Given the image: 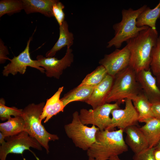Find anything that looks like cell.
Wrapping results in <instances>:
<instances>
[{
	"label": "cell",
	"mask_w": 160,
	"mask_h": 160,
	"mask_svg": "<svg viewBox=\"0 0 160 160\" xmlns=\"http://www.w3.org/2000/svg\"><path fill=\"white\" fill-rule=\"evenodd\" d=\"M158 36L157 30L148 27L126 41L130 53L129 66L136 73L150 69L151 51Z\"/></svg>",
	"instance_id": "1"
},
{
	"label": "cell",
	"mask_w": 160,
	"mask_h": 160,
	"mask_svg": "<svg viewBox=\"0 0 160 160\" xmlns=\"http://www.w3.org/2000/svg\"><path fill=\"white\" fill-rule=\"evenodd\" d=\"M123 132L121 129L98 131L95 142L87 151L88 157L107 160L127 151L128 146L124 139Z\"/></svg>",
	"instance_id": "2"
},
{
	"label": "cell",
	"mask_w": 160,
	"mask_h": 160,
	"mask_svg": "<svg viewBox=\"0 0 160 160\" xmlns=\"http://www.w3.org/2000/svg\"><path fill=\"white\" fill-rule=\"evenodd\" d=\"M142 92L136 73L129 66L114 77L106 103L115 102L119 104L127 99L132 100Z\"/></svg>",
	"instance_id": "3"
},
{
	"label": "cell",
	"mask_w": 160,
	"mask_h": 160,
	"mask_svg": "<svg viewBox=\"0 0 160 160\" xmlns=\"http://www.w3.org/2000/svg\"><path fill=\"white\" fill-rule=\"evenodd\" d=\"M45 104L44 102L36 104H29L23 109L22 116L25 123L24 131L35 138L48 154L49 152V142L58 140L59 138L57 135L47 132L40 121V117Z\"/></svg>",
	"instance_id": "4"
},
{
	"label": "cell",
	"mask_w": 160,
	"mask_h": 160,
	"mask_svg": "<svg viewBox=\"0 0 160 160\" xmlns=\"http://www.w3.org/2000/svg\"><path fill=\"white\" fill-rule=\"evenodd\" d=\"M147 7L145 5L136 10L130 8L122 10V20L113 25L114 36L108 42L107 47L114 46L119 49L123 42L136 36L141 31L149 27L145 26L138 27L136 25L137 18Z\"/></svg>",
	"instance_id": "5"
},
{
	"label": "cell",
	"mask_w": 160,
	"mask_h": 160,
	"mask_svg": "<svg viewBox=\"0 0 160 160\" xmlns=\"http://www.w3.org/2000/svg\"><path fill=\"white\" fill-rule=\"evenodd\" d=\"M67 136L72 141L76 147L87 151L95 141V136L99 129L92 125L89 127L83 124L77 111L72 114L71 122L64 126Z\"/></svg>",
	"instance_id": "6"
},
{
	"label": "cell",
	"mask_w": 160,
	"mask_h": 160,
	"mask_svg": "<svg viewBox=\"0 0 160 160\" xmlns=\"http://www.w3.org/2000/svg\"><path fill=\"white\" fill-rule=\"evenodd\" d=\"M5 143L0 147V159L6 160L10 153L22 155L25 150H29L34 155L37 160H39L35 153L31 150V147L39 150H42L41 146L34 138L30 136L25 131L14 136L5 138Z\"/></svg>",
	"instance_id": "7"
},
{
	"label": "cell",
	"mask_w": 160,
	"mask_h": 160,
	"mask_svg": "<svg viewBox=\"0 0 160 160\" xmlns=\"http://www.w3.org/2000/svg\"><path fill=\"white\" fill-rule=\"evenodd\" d=\"M118 108L119 104L117 103H105L94 109H81L79 117L83 124H91L103 131L107 129L111 124V118L110 115L111 111Z\"/></svg>",
	"instance_id": "8"
},
{
	"label": "cell",
	"mask_w": 160,
	"mask_h": 160,
	"mask_svg": "<svg viewBox=\"0 0 160 160\" xmlns=\"http://www.w3.org/2000/svg\"><path fill=\"white\" fill-rule=\"evenodd\" d=\"M125 106L123 109H114L111 112V123L107 129L111 130L115 127L123 130L127 127L137 125L138 121V114L135 108L132 100H125Z\"/></svg>",
	"instance_id": "9"
},
{
	"label": "cell",
	"mask_w": 160,
	"mask_h": 160,
	"mask_svg": "<svg viewBox=\"0 0 160 160\" xmlns=\"http://www.w3.org/2000/svg\"><path fill=\"white\" fill-rule=\"evenodd\" d=\"M130 57V51L126 45L122 49H116L105 55L99 63L104 67L108 74L114 77L129 66Z\"/></svg>",
	"instance_id": "10"
},
{
	"label": "cell",
	"mask_w": 160,
	"mask_h": 160,
	"mask_svg": "<svg viewBox=\"0 0 160 160\" xmlns=\"http://www.w3.org/2000/svg\"><path fill=\"white\" fill-rule=\"evenodd\" d=\"M32 39V36L29 38L25 48L19 55L10 59V62L4 67L2 72L3 76H7L9 74L15 75L18 72L24 74L27 66L38 69L41 73L45 72L44 69L40 66L38 61L32 60L30 57L29 47Z\"/></svg>",
	"instance_id": "11"
},
{
	"label": "cell",
	"mask_w": 160,
	"mask_h": 160,
	"mask_svg": "<svg viewBox=\"0 0 160 160\" xmlns=\"http://www.w3.org/2000/svg\"><path fill=\"white\" fill-rule=\"evenodd\" d=\"M40 67L44 69L47 76L59 79L63 71L70 66L73 61L72 49L67 48L65 55L60 60L54 57H46L42 55L36 57Z\"/></svg>",
	"instance_id": "12"
},
{
	"label": "cell",
	"mask_w": 160,
	"mask_h": 160,
	"mask_svg": "<svg viewBox=\"0 0 160 160\" xmlns=\"http://www.w3.org/2000/svg\"><path fill=\"white\" fill-rule=\"evenodd\" d=\"M136 79L143 92L151 103L160 102V89L156 77L153 76L150 69L136 73Z\"/></svg>",
	"instance_id": "13"
},
{
	"label": "cell",
	"mask_w": 160,
	"mask_h": 160,
	"mask_svg": "<svg viewBox=\"0 0 160 160\" xmlns=\"http://www.w3.org/2000/svg\"><path fill=\"white\" fill-rule=\"evenodd\" d=\"M126 134L125 142L134 154L138 153L149 148L145 135L137 125L129 126L124 130Z\"/></svg>",
	"instance_id": "14"
},
{
	"label": "cell",
	"mask_w": 160,
	"mask_h": 160,
	"mask_svg": "<svg viewBox=\"0 0 160 160\" xmlns=\"http://www.w3.org/2000/svg\"><path fill=\"white\" fill-rule=\"evenodd\" d=\"M113 80L114 77L108 74L103 80L95 86L89 97L85 102L90 105L93 109L105 103Z\"/></svg>",
	"instance_id": "15"
},
{
	"label": "cell",
	"mask_w": 160,
	"mask_h": 160,
	"mask_svg": "<svg viewBox=\"0 0 160 160\" xmlns=\"http://www.w3.org/2000/svg\"><path fill=\"white\" fill-rule=\"evenodd\" d=\"M63 88V87H59L51 97L47 100L40 117L41 122L45 119L44 123H46L53 116L60 112L63 111L65 107L60 99V95Z\"/></svg>",
	"instance_id": "16"
},
{
	"label": "cell",
	"mask_w": 160,
	"mask_h": 160,
	"mask_svg": "<svg viewBox=\"0 0 160 160\" xmlns=\"http://www.w3.org/2000/svg\"><path fill=\"white\" fill-rule=\"evenodd\" d=\"M56 0H22L24 10L27 14L38 12L48 17H53L52 7Z\"/></svg>",
	"instance_id": "17"
},
{
	"label": "cell",
	"mask_w": 160,
	"mask_h": 160,
	"mask_svg": "<svg viewBox=\"0 0 160 160\" xmlns=\"http://www.w3.org/2000/svg\"><path fill=\"white\" fill-rule=\"evenodd\" d=\"M74 39L73 34L68 30V26L65 20L59 27V38L52 48L46 54V57H54L57 52L63 47L67 46L70 48L73 44Z\"/></svg>",
	"instance_id": "18"
},
{
	"label": "cell",
	"mask_w": 160,
	"mask_h": 160,
	"mask_svg": "<svg viewBox=\"0 0 160 160\" xmlns=\"http://www.w3.org/2000/svg\"><path fill=\"white\" fill-rule=\"evenodd\" d=\"M144 123L145 124L140 128L147 139L149 148L154 147L160 141V119L153 117Z\"/></svg>",
	"instance_id": "19"
},
{
	"label": "cell",
	"mask_w": 160,
	"mask_h": 160,
	"mask_svg": "<svg viewBox=\"0 0 160 160\" xmlns=\"http://www.w3.org/2000/svg\"><path fill=\"white\" fill-rule=\"evenodd\" d=\"M160 17V0L153 8L147 7L140 14L137 18L136 25L140 27L148 26L153 30H156V23Z\"/></svg>",
	"instance_id": "20"
},
{
	"label": "cell",
	"mask_w": 160,
	"mask_h": 160,
	"mask_svg": "<svg viewBox=\"0 0 160 160\" xmlns=\"http://www.w3.org/2000/svg\"><path fill=\"white\" fill-rule=\"evenodd\" d=\"M95 87L78 85L75 88L65 94L60 99L65 107L73 102H85L89 97Z\"/></svg>",
	"instance_id": "21"
},
{
	"label": "cell",
	"mask_w": 160,
	"mask_h": 160,
	"mask_svg": "<svg viewBox=\"0 0 160 160\" xmlns=\"http://www.w3.org/2000/svg\"><path fill=\"white\" fill-rule=\"evenodd\" d=\"M138 114V121L144 122L148 119L153 117L151 103L143 92L132 100Z\"/></svg>",
	"instance_id": "22"
},
{
	"label": "cell",
	"mask_w": 160,
	"mask_h": 160,
	"mask_svg": "<svg viewBox=\"0 0 160 160\" xmlns=\"http://www.w3.org/2000/svg\"><path fill=\"white\" fill-rule=\"evenodd\" d=\"M25 123L22 116L11 117L0 124V131L6 137L17 135L24 131Z\"/></svg>",
	"instance_id": "23"
},
{
	"label": "cell",
	"mask_w": 160,
	"mask_h": 160,
	"mask_svg": "<svg viewBox=\"0 0 160 160\" xmlns=\"http://www.w3.org/2000/svg\"><path fill=\"white\" fill-rule=\"evenodd\" d=\"M107 74L105 68L100 65L87 74L79 86H96L103 80Z\"/></svg>",
	"instance_id": "24"
},
{
	"label": "cell",
	"mask_w": 160,
	"mask_h": 160,
	"mask_svg": "<svg viewBox=\"0 0 160 160\" xmlns=\"http://www.w3.org/2000/svg\"><path fill=\"white\" fill-rule=\"evenodd\" d=\"M24 9L22 0H1L0 17L5 14L11 15Z\"/></svg>",
	"instance_id": "25"
},
{
	"label": "cell",
	"mask_w": 160,
	"mask_h": 160,
	"mask_svg": "<svg viewBox=\"0 0 160 160\" xmlns=\"http://www.w3.org/2000/svg\"><path fill=\"white\" fill-rule=\"evenodd\" d=\"M151 57L150 70L153 75L157 77L160 75V36L156 45L152 49Z\"/></svg>",
	"instance_id": "26"
},
{
	"label": "cell",
	"mask_w": 160,
	"mask_h": 160,
	"mask_svg": "<svg viewBox=\"0 0 160 160\" xmlns=\"http://www.w3.org/2000/svg\"><path fill=\"white\" fill-rule=\"evenodd\" d=\"M5 105L4 99L1 98L0 100V119L2 121L8 120L11 117V116L15 117L22 116L23 109H19L15 107H8Z\"/></svg>",
	"instance_id": "27"
},
{
	"label": "cell",
	"mask_w": 160,
	"mask_h": 160,
	"mask_svg": "<svg viewBox=\"0 0 160 160\" xmlns=\"http://www.w3.org/2000/svg\"><path fill=\"white\" fill-rule=\"evenodd\" d=\"M65 6L60 1L57 0L52 7V12L53 17L55 18L59 26L65 21V14L63 9Z\"/></svg>",
	"instance_id": "28"
},
{
	"label": "cell",
	"mask_w": 160,
	"mask_h": 160,
	"mask_svg": "<svg viewBox=\"0 0 160 160\" xmlns=\"http://www.w3.org/2000/svg\"><path fill=\"white\" fill-rule=\"evenodd\" d=\"M154 147L149 148L138 153L134 154L132 160H156L153 155Z\"/></svg>",
	"instance_id": "29"
},
{
	"label": "cell",
	"mask_w": 160,
	"mask_h": 160,
	"mask_svg": "<svg viewBox=\"0 0 160 160\" xmlns=\"http://www.w3.org/2000/svg\"><path fill=\"white\" fill-rule=\"evenodd\" d=\"M9 54L7 47L4 45L1 39H0V63L1 64L4 63L7 60H10L7 55Z\"/></svg>",
	"instance_id": "30"
},
{
	"label": "cell",
	"mask_w": 160,
	"mask_h": 160,
	"mask_svg": "<svg viewBox=\"0 0 160 160\" xmlns=\"http://www.w3.org/2000/svg\"><path fill=\"white\" fill-rule=\"evenodd\" d=\"M151 109L154 117L160 119V102L151 103Z\"/></svg>",
	"instance_id": "31"
},
{
	"label": "cell",
	"mask_w": 160,
	"mask_h": 160,
	"mask_svg": "<svg viewBox=\"0 0 160 160\" xmlns=\"http://www.w3.org/2000/svg\"><path fill=\"white\" fill-rule=\"evenodd\" d=\"M153 155L156 160H160V146H156L154 147Z\"/></svg>",
	"instance_id": "32"
},
{
	"label": "cell",
	"mask_w": 160,
	"mask_h": 160,
	"mask_svg": "<svg viewBox=\"0 0 160 160\" xmlns=\"http://www.w3.org/2000/svg\"><path fill=\"white\" fill-rule=\"evenodd\" d=\"M6 137L2 134L1 132H0V143L1 145L4 144L6 142L4 140Z\"/></svg>",
	"instance_id": "33"
},
{
	"label": "cell",
	"mask_w": 160,
	"mask_h": 160,
	"mask_svg": "<svg viewBox=\"0 0 160 160\" xmlns=\"http://www.w3.org/2000/svg\"><path fill=\"white\" fill-rule=\"evenodd\" d=\"M88 160H98V159H95L92 158L88 157ZM107 160H121V159L119 158L118 156H117L112 157Z\"/></svg>",
	"instance_id": "34"
},
{
	"label": "cell",
	"mask_w": 160,
	"mask_h": 160,
	"mask_svg": "<svg viewBox=\"0 0 160 160\" xmlns=\"http://www.w3.org/2000/svg\"><path fill=\"white\" fill-rule=\"evenodd\" d=\"M156 77V78L157 85L160 89V75Z\"/></svg>",
	"instance_id": "35"
},
{
	"label": "cell",
	"mask_w": 160,
	"mask_h": 160,
	"mask_svg": "<svg viewBox=\"0 0 160 160\" xmlns=\"http://www.w3.org/2000/svg\"><path fill=\"white\" fill-rule=\"evenodd\" d=\"M156 146H160V141Z\"/></svg>",
	"instance_id": "36"
}]
</instances>
